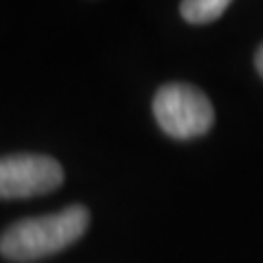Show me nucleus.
Instances as JSON below:
<instances>
[{
  "label": "nucleus",
  "mask_w": 263,
  "mask_h": 263,
  "mask_svg": "<svg viewBox=\"0 0 263 263\" xmlns=\"http://www.w3.org/2000/svg\"><path fill=\"white\" fill-rule=\"evenodd\" d=\"M90 215L81 204L42 217L15 221L0 237V254L9 261L29 263L60 252L86 233Z\"/></svg>",
  "instance_id": "obj_1"
},
{
  "label": "nucleus",
  "mask_w": 263,
  "mask_h": 263,
  "mask_svg": "<svg viewBox=\"0 0 263 263\" xmlns=\"http://www.w3.org/2000/svg\"><path fill=\"white\" fill-rule=\"evenodd\" d=\"M154 117L164 134L178 141L202 136L213 127L215 112L209 97L189 84H167L154 97Z\"/></svg>",
  "instance_id": "obj_2"
},
{
  "label": "nucleus",
  "mask_w": 263,
  "mask_h": 263,
  "mask_svg": "<svg viewBox=\"0 0 263 263\" xmlns=\"http://www.w3.org/2000/svg\"><path fill=\"white\" fill-rule=\"evenodd\" d=\"M64 169L51 156L13 154L0 158V200H20L55 191Z\"/></svg>",
  "instance_id": "obj_3"
},
{
  "label": "nucleus",
  "mask_w": 263,
  "mask_h": 263,
  "mask_svg": "<svg viewBox=\"0 0 263 263\" xmlns=\"http://www.w3.org/2000/svg\"><path fill=\"white\" fill-rule=\"evenodd\" d=\"M254 66H257L259 75L263 77V44L259 46V51H257V55H254Z\"/></svg>",
  "instance_id": "obj_5"
},
{
  "label": "nucleus",
  "mask_w": 263,
  "mask_h": 263,
  "mask_svg": "<svg viewBox=\"0 0 263 263\" xmlns=\"http://www.w3.org/2000/svg\"><path fill=\"white\" fill-rule=\"evenodd\" d=\"M228 7V0H186L180 5V13L191 24H209L215 22Z\"/></svg>",
  "instance_id": "obj_4"
}]
</instances>
